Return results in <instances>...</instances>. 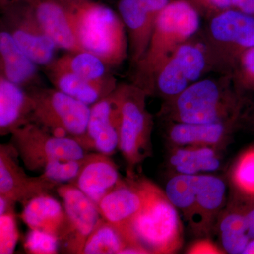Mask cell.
I'll list each match as a JSON object with an SVG mask.
<instances>
[{"mask_svg": "<svg viewBox=\"0 0 254 254\" xmlns=\"http://www.w3.org/2000/svg\"><path fill=\"white\" fill-rule=\"evenodd\" d=\"M199 26V15L190 3L182 0L169 2L157 18L146 52L134 66L132 83L147 95H153L155 77L160 68Z\"/></svg>", "mask_w": 254, "mask_h": 254, "instance_id": "1", "label": "cell"}, {"mask_svg": "<svg viewBox=\"0 0 254 254\" xmlns=\"http://www.w3.org/2000/svg\"><path fill=\"white\" fill-rule=\"evenodd\" d=\"M231 83V74L195 82L175 98L165 101L160 116L173 123L233 124L239 102Z\"/></svg>", "mask_w": 254, "mask_h": 254, "instance_id": "2", "label": "cell"}, {"mask_svg": "<svg viewBox=\"0 0 254 254\" xmlns=\"http://www.w3.org/2000/svg\"><path fill=\"white\" fill-rule=\"evenodd\" d=\"M73 7L66 9L83 50L96 55L108 67L123 64L128 53L123 20L113 10L102 5L74 4Z\"/></svg>", "mask_w": 254, "mask_h": 254, "instance_id": "3", "label": "cell"}, {"mask_svg": "<svg viewBox=\"0 0 254 254\" xmlns=\"http://www.w3.org/2000/svg\"><path fill=\"white\" fill-rule=\"evenodd\" d=\"M138 180L143 202L133 221L135 235L150 254L176 253L183 243V229L176 207L153 182Z\"/></svg>", "mask_w": 254, "mask_h": 254, "instance_id": "4", "label": "cell"}, {"mask_svg": "<svg viewBox=\"0 0 254 254\" xmlns=\"http://www.w3.org/2000/svg\"><path fill=\"white\" fill-rule=\"evenodd\" d=\"M120 108L119 150L127 163L128 177L152 155L153 120L146 107L145 91L131 83L118 85L114 91Z\"/></svg>", "mask_w": 254, "mask_h": 254, "instance_id": "5", "label": "cell"}, {"mask_svg": "<svg viewBox=\"0 0 254 254\" xmlns=\"http://www.w3.org/2000/svg\"><path fill=\"white\" fill-rule=\"evenodd\" d=\"M34 103L31 122L56 136L81 142L86 134L91 106L56 88L31 87L28 91Z\"/></svg>", "mask_w": 254, "mask_h": 254, "instance_id": "6", "label": "cell"}, {"mask_svg": "<svg viewBox=\"0 0 254 254\" xmlns=\"http://www.w3.org/2000/svg\"><path fill=\"white\" fill-rule=\"evenodd\" d=\"M11 144L25 168L43 173L48 164L62 159L79 160L87 150L77 140L53 134L38 124L30 122L11 133Z\"/></svg>", "mask_w": 254, "mask_h": 254, "instance_id": "7", "label": "cell"}, {"mask_svg": "<svg viewBox=\"0 0 254 254\" xmlns=\"http://www.w3.org/2000/svg\"><path fill=\"white\" fill-rule=\"evenodd\" d=\"M210 60L231 68L235 53L254 47V18L242 11L226 10L213 18L209 27Z\"/></svg>", "mask_w": 254, "mask_h": 254, "instance_id": "8", "label": "cell"}, {"mask_svg": "<svg viewBox=\"0 0 254 254\" xmlns=\"http://www.w3.org/2000/svg\"><path fill=\"white\" fill-rule=\"evenodd\" d=\"M208 63L206 54L201 48L185 43L158 71L153 95H160L165 102L173 99L198 81Z\"/></svg>", "mask_w": 254, "mask_h": 254, "instance_id": "9", "label": "cell"}, {"mask_svg": "<svg viewBox=\"0 0 254 254\" xmlns=\"http://www.w3.org/2000/svg\"><path fill=\"white\" fill-rule=\"evenodd\" d=\"M143 202V193L138 179L128 177L127 180L123 179L105 195L98 207L102 217L123 235L128 247L148 252L139 243L133 229V221L141 210Z\"/></svg>", "mask_w": 254, "mask_h": 254, "instance_id": "10", "label": "cell"}, {"mask_svg": "<svg viewBox=\"0 0 254 254\" xmlns=\"http://www.w3.org/2000/svg\"><path fill=\"white\" fill-rule=\"evenodd\" d=\"M17 152L11 143L0 145V197L11 205H23L37 195L60 186L42 174L31 177L20 166Z\"/></svg>", "mask_w": 254, "mask_h": 254, "instance_id": "11", "label": "cell"}, {"mask_svg": "<svg viewBox=\"0 0 254 254\" xmlns=\"http://www.w3.org/2000/svg\"><path fill=\"white\" fill-rule=\"evenodd\" d=\"M66 212L68 236L63 247L70 254H81L85 242L102 220L98 205L70 183L57 187Z\"/></svg>", "mask_w": 254, "mask_h": 254, "instance_id": "12", "label": "cell"}, {"mask_svg": "<svg viewBox=\"0 0 254 254\" xmlns=\"http://www.w3.org/2000/svg\"><path fill=\"white\" fill-rule=\"evenodd\" d=\"M169 0H121L119 11L128 33V54L133 66L144 55L160 11Z\"/></svg>", "mask_w": 254, "mask_h": 254, "instance_id": "13", "label": "cell"}, {"mask_svg": "<svg viewBox=\"0 0 254 254\" xmlns=\"http://www.w3.org/2000/svg\"><path fill=\"white\" fill-rule=\"evenodd\" d=\"M120 108L114 91L91 106L86 134L81 145L87 151L113 155L119 150Z\"/></svg>", "mask_w": 254, "mask_h": 254, "instance_id": "14", "label": "cell"}, {"mask_svg": "<svg viewBox=\"0 0 254 254\" xmlns=\"http://www.w3.org/2000/svg\"><path fill=\"white\" fill-rule=\"evenodd\" d=\"M1 24L18 46L37 64L46 66L55 60L58 47L40 26L33 10L9 14Z\"/></svg>", "mask_w": 254, "mask_h": 254, "instance_id": "15", "label": "cell"}, {"mask_svg": "<svg viewBox=\"0 0 254 254\" xmlns=\"http://www.w3.org/2000/svg\"><path fill=\"white\" fill-rule=\"evenodd\" d=\"M226 185L221 179L208 174L197 175L195 203L189 225L198 235H208L226 200Z\"/></svg>", "mask_w": 254, "mask_h": 254, "instance_id": "16", "label": "cell"}, {"mask_svg": "<svg viewBox=\"0 0 254 254\" xmlns=\"http://www.w3.org/2000/svg\"><path fill=\"white\" fill-rule=\"evenodd\" d=\"M123 180L118 165L110 155L93 152L87 153L77 176L69 183L98 205Z\"/></svg>", "mask_w": 254, "mask_h": 254, "instance_id": "17", "label": "cell"}, {"mask_svg": "<svg viewBox=\"0 0 254 254\" xmlns=\"http://www.w3.org/2000/svg\"><path fill=\"white\" fill-rule=\"evenodd\" d=\"M21 220L31 230L47 232L64 245L68 236V223L63 204L49 193L37 195L24 203Z\"/></svg>", "mask_w": 254, "mask_h": 254, "instance_id": "18", "label": "cell"}, {"mask_svg": "<svg viewBox=\"0 0 254 254\" xmlns=\"http://www.w3.org/2000/svg\"><path fill=\"white\" fill-rule=\"evenodd\" d=\"M32 10L40 26L58 48L69 53L85 51L78 42L69 13L63 5L44 0L36 3Z\"/></svg>", "mask_w": 254, "mask_h": 254, "instance_id": "19", "label": "cell"}, {"mask_svg": "<svg viewBox=\"0 0 254 254\" xmlns=\"http://www.w3.org/2000/svg\"><path fill=\"white\" fill-rule=\"evenodd\" d=\"M33 100L28 91L0 76V134H11L31 122Z\"/></svg>", "mask_w": 254, "mask_h": 254, "instance_id": "20", "label": "cell"}, {"mask_svg": "<svg viewBox=\"0 0 254 254\" xmlns=\"http://www.w3.org/2000/svg\"><path fill=\"white\" fill-rule=\"evenodd\" d=\"M233 124L173 123L168 138L174 147L208 146L218 148L229 138Z\"/></svg>", "mask_w": 254, "mask_h": 254, "instance_id": "21", "label": "cell"}, {"mask_svg": "<svg viewBox=\"0 0 254 254\" xmlns=\"http://www.w3.org/2000/svg\"><path fill=\"white\" fill-rule=\"evenodd\" d=\"M45 68L47 76L56 89L90 106L111 94L118 86L113 76L104 81H93L67 71Z\"/></svg>", "mask_w": 254, "mask_h": 254, "instance_id": "22", "label": "cell"}, {"mask_svg": "<svg viewBox=\"0 0 254 254\" xmlns=\"http://www.w3.org/2000/svg\"><path fill=\"white\" fill-rule=\"evenodd\" d=\"M0 64L1 76L21 88L36 83L38 64L18 46L4 28L0 33Z\"/></svg>", "mask_w": 254, "mask_h": 254, "instance_id": "23", "label": "cell"}, {"mask_svg": "<svg viewBox=\"0 0 254 254\" xmlns=\"http://www.w3.org/2000/svg\"><path fill=\"white\" fill-rule=\"evenodd\" d=\"M215 149L208 146L174 147L169 163L177 174L197 175L213 173L220 167Z\"/></svg>", "mask_w": 254, "mask_h": 254, "instance_id": "24", "label": "cell"}, {"mask_svg": "<svg viewBox=\"0 0 254 254\" xmlns=\"http://www.w3.org/2000/svg\"><path fill=\"white\" fill-rule=\"evenodd\" d=\"M45 67L72 73L93 81H101L111 77L108 66L101 59L87 51L69 53L55 59Z\"/></svg>", "mask_w": 254, "mask_h": 254, "instance_id": "25", "label": "cell"}, {"mask_svg": "<svg viewBox=\"0 0 254 254\" xmlns=\"http://www.w3.org/2000/svg\"><path fill=\"white\" fill-rule=\"evenodd\" d=\"M220 218L218 229L223 250L227 254H243L251 240L243 211L228 208Z\"/></svg>", "mask_w": 254, "mask_h": 254, "instance_id": "26", "label": "cell"}, {"mask_svg": "<svg viewBox=\"0 0 254 254\" xmlns=\"http://www.w3.org/2000/svg\"><path fill=\"white\" fill-rule=\"evenodd\" d=\"M127 247L123 235L103 218L87 239L81 254H121Z\"/></svg>", "mask_w": 254, "mask_h": 254, "instance_id": "27", "label": "cell"}, {"mask_svg": "<svg viewBox=\"0 0 254 254\" xmlns=\"http://www.w3.org/2000/svg\"><path fill=\"white\" fill-rule=\"evenodd\" d=\"M197 175L177 174L167 182L165 193L168 199L183 215L187 222L193 213Z\"/></svg>", "mask_w": 254, "mask_h": 254, "instance_id": "28", "label": "cell"}, {"mask_svg": "<svg viewBox=\"0 0 254 254\" xmlns=\"http://www.w3.org/2000/svg\"><path fill=\"white\" fill-rule=\"evenodd\" d=\"M231 177L237 193L254 198V149L246 152L237 160Z\"/></svg>", "mask_w": 254, "mask_h": 254, "instance_id": "29", "label": "cell"}, {"mask_svg": "<svg viewBox=\"0 0 254 254\" xmlns=\"http://www.w3.org/2000/svg\"><path fill=\"white\" fill-rule=\"evenodd\" d=\"M83 159L84 158L79 160L62 159L55 160L48 164L41 174L58 185L69 183L77 176Z\"/></svg>", "mask_w": 254, "mask_h": 254, "instance_id": "30", "label": "cell"}, {"mask_svg": "<svg viewBox=\"0 0 254 254\" xmlns=\"http://www.w3.org/2000/svg\"><path fill=\"white\" fill-rule=\"evenodd\" d=\"M60 241L47 232L31 230L25 239V250L33 254H55L59 252Z\"/></svg>", "mask_w": 254, "mask_h": 254, "instance_id": "31", "label": "cell"}, {"mask_svg": "<svg viewBox=\"0 0 254 254\" xmlns=\"http://www.w3.org/2000/svg\"><path fill=\"white\" fill-rule=\"evenodd\" d=\"M19 239L14 209L0 215V254L14 253Z\"/></svg>", "mask_w": 254, "mask_h": 254, "instance_id": "32", "label": "cell"}, {"mask_svg": "<svg viewBox=\"0 0 254 254\" xmlns=\"http://www.w3.org/2000/svg\"><path fill=\"white\" fill-rule=\"evenodd\" d=\"M238 76L242 83L254 87V47L247 50L241 57Z\"/></svg>", "mask_w": 254, "mask_h": 254, "instance_id": "33", "label": "cell"}, {"mask_svg": "<svg viewBox=\"0 0 254 254\" xmlns=\"http://www.w3.org/2000/svg\"><path fill=\"white\" fill-rule=\"evenodd\" d=\"M187 253L190 254H225V252L218 246L215 245L211 241L200 240L190 246Z\"/></svg>", "mask_w": 254, "mask_h": 254, "instance_id": "34", "label": "cell"}, {"mask_svg": "<svg viewBox=\"0 0 254 254\" xmlns=\"http://www.w3.org/2000/svg\"><path fill=\"white\" fill-rule=\"evenodd\" d=\"M232 5L246 14L254 15V0H232Z\"/></svg>", "mask_w": 254, "mask_h": 254, "instance_id": "35", "label": "cell"}, {"mask_svg": "<svg viewBox=\"0 0 254 254\" xmlns=\"http://www.w3.org/2000/svg\"><path fill=\"white\" fill-rule=\"evenodd\" d=\"M245 215L246 223H247V233L251 240L254 239V208H251L247 211L242 210Z\"/></svg>", "mask_w": 254, "mask_h": 254, "instance_id": "36", "label": "cell"}, {"mask_svg": "<svg viewBox=\"0 0 254 254\" xmlns=\"http://www.w3.org/2000/svg\"><path fill=\"white\" fill-rule=\"evenodd\" d=\"M215 7L220 9H227L232 5V0H210Z\"/></svg>", "mask_w": 254, "mask_h": 254, "instance_id": "37", "label": "cell"}, {"mask_svg": "<svg viewBox=\"0 0 254 254\" xmlns=\"http://www.w3.org/2000/svg\"><path fill=\"white\" fill-rule=\"evenodd\" d=\"M243 254H254V239L250 240Z\"/></svg>", "mask_w": 254, "mask_h": 254, "instance_id": "38", "label": "cell"}]
</instances>
